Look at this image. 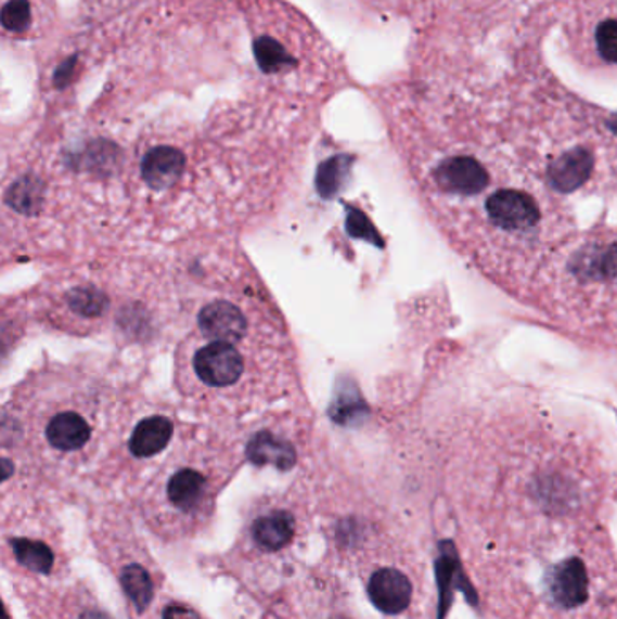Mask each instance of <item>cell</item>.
I'll return each mask as SVG.
<instances>
[{"instance_id":"1","label":"cell","mask_w":617,"mask_h":619,"mask_svg":"<svg viewBox=\"0 0 617 619\" xmlns=\"http://www.w3.org/2000/svg\"><path fill=\"white\" fill-rule=\"evenodd\" d=\"M159 2L2 0V40L28 56L44 93L56 96L99 69Z\"/></svg>"},{"instance_id":"2","label":"cell","mask_w":617,"mask_h":619,"mask_svg":"<svg viewBox=\"0 0 617 619\" xmlns=\"http://www.w3.org/2000/svg\"><path fill=\"white\" fill-rule=\"evenodd\" d=\"M261 335L205 339L189 334L180 351L181 383L189 395L208 402L246 395V383L261 375Z\"/></svg>"},{"instance_id":"3","label":"cell","mask_w":617,"mask_h":619,"mask_svg":"<svg viewBox=\"0 0 617 619\" xmlns=\"http://www.w3.org/2000/svg\"><path fill=\"white\" fill-rule=\"evenodd\" d=\"M29 434L39 435L42 444L59 455H75L88 450L94 435L102 434V418L93 402L80 397H59L50 400L35 415Z\"/></svg>"},{"instance_id":"4","label":"cell","mask_w":617,"mask_h":619,"mask_svg":"<svg viewBox=\"0 0 617 619\" xmlns=\"http://www.w3.org/2000/svg\"><path fill=\"white\" fill-rule=\"evenodd\" d=\"M176 428L178 426L175 417L169 413L149 411L132 426L127 450L138 461L154 459L169 448L175 439Z\"/></svg>"},{"instance_id":"5","label":"cell","mask_w":617,"mask_h":619,"mask_svg":"<svg viewBox=\"0 0 617 619\" xmlns=\"http://www.w3.org/2000/svg\"><path fill=\"white\" fill-rule=\"evenodd\" d=\"M413 581L395 567H384L373 572L368 583V596L373 607L388 616L406 612L413 603Z\"/></svg>"},{"instance_id":"6","label":"cell","mask_w":617,"mask_h":619,"mask_svg":"<svg viewBox=\"0 0 617 619\" xmlns=\"http://www.w3.org/2000/svg\"><path fill=\"white\" fill-rule=\"evenodd\" d=\"M208 480L196 467H181L167 482V499L176 510L191 513L202 504L207 494Z\"/></svg>"},{"instance_id":"7","label":"cell","mask_w":617,"mask_h":619,"mask_svg":"<svg viewBox=\"0 0 617 619\" xmlns=\"http://www.w3.org/2000/svg\"><path fill=\"white\" fill-rule=\"evenodd\" d=\"M295 520L288 511H272L257 518L252 527V534L265 551H279L288 545L294 538Z\"/></svg>"},{"instance_id":"8","label":"cell","mask_w":617,"mask_h":619,"mask_svg":"<svg viewBox=\"0 0 617 619\" xmlns=\"http://www.w3.org/2000/svg\"><path fill=\"white\" fill-rule=\"evenodd\" d=\"M64 307L67 313H72L73 321L80 319L82 323H91L94 319H100L107 310L105 296L94 286L80 285L73 286L72 291L64 296Z\"/></svg>"},{"instance_id":"9","label":"cell","mask_w":617,"mask_h":619,"mask_svg":"<svg viewBox=\"0 0 617 619\" xmlns=\"http://www.w3.org/2000/svg\"><path fill=\"white\" fill-rule=\"evenodd\" d=\"M248 456L257 466L273 464L279 469H290L295 464V451L283 440L273 439L268 435H259L248 446Z\"/></svg>"},{"instance_id":"10","label":"cell","mask_w":617,"mask_h":619,"mask_svg":"<svg viewBox=\"0 0 617 619\" xmlns=\"http://www.w3.org/2000/svg\"><path fill=\"white\" fill-rule=\"evenodd\" d=\"M120 581L127 597L134 603L138 612H143L154 596L153 580L147 570L137 564L127 565L121 570Z\"/></svg>"},{"instance_id":"11","label":"cell","mask_w":617,"mask_h":619,"mask_svg":"<svg viewBox=\"0 0 617 619\" xmlns=\"http://www.w3.org/2000/svg\"><path fill=\"white\" fill-rule=\"evenodd\" d=\"M12 547L18 564L24 565L26 569L39 572V575H48L53 569L55 556L46 543L35 542L28 538H15L12 540Z\"/></svg>"},{"instance_id":"12","label":"cell","mask_w":617,"mask_h":619,"mask_svg":"<svg viewBox=\"0 0 617 619\" xmlns=\"http://www.w3.org/2000/svg\"><path fill=\"white\" fill-rule=\"evenodd\" d=\"M592 48L603 64L617 66V17L606 15L594 24Z\"/></svg>"},{"instance_id":"13","label":"cell","mask_w":617,"mask_h":619,"mask_svg":"<svg viewBox=\"0 0 617 619\" xmlns=\"http://www.w3.org/2000/svg\"><path fill=\"white\" fill-rule=\"evenodd\" d=\"M164 619H202L196 610H192L191 607H185V605H180V603H175V605H169V607L164 610Z\"/></svg>"},{"instance_id":"14","label":"cell","mask_w":617,"mask_h":619,"mask_svg":"<svg viewBox=\"0 0 617 619\" xmlns=\"http://www.w3.org/2000/svg\"><path fill=\"white\" fill-rule=\"evenodd\" d=\"M82 619H107L104 614L100 612H88L83 614Z\"/></svg>"},{"instance_id":"15","label":"cell","mask_w":617,"mask_h":619,"mask_svg":"<svg viewBox=\"0 0 617 619\" xmlns=\"http://www.w3.org/2000/svg\"><path fill=\"white\" fill-rule=\"evenodd\" d=\"M337 619H345V618H337Z\"/></svg>"}]
</instances>
